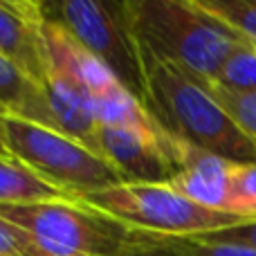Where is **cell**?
Returning <instances> with one entry per match:
<instances>
[{
    "label": "cell",
    "instance_id": "6da1fadb",
    "mask_svg": "<svg viewBox=\"0 0 256 256\" xmlns=\"http://www.w3.org/2000/svg\"><path fill=\"white\" fill-rule=\"evenodd\" d=\"M137 50L144 76L142 106L168 137L232 162H256L254 142L232 124L202 81L160 56L140 38Z\"/></svg>",
    "mask_w": 256,
    "mask_h": 256
},
{
    "label": "cell",
    "instance_id": "7a4b0ae2",
    "mask_svg": "<svg viewBox=\"0 0 256 256\" xmlns=\"http://www.w3.org/2000/svg\"><path fill=\"white\" fill-rule=\"evenodd\" d=\"M126 9L142 43L202 84L214 81L240 43L196 0H126Z\"/></svg>",
    "mask_w": 256,
    "mask_h": 256
},
{
    "label": "cell",
    "instance_id": "3957f363",
    "mask_svg": "<svg viewBox=\"0 0 256 256\" xmlns=\"http://www.w3.org/2000/svg\"><path fill=\"white\" fill-rule=\"evenodd\" d=\"M72 200L130 230L153 236H207L256 220L204 209L168 184L122 182L102 191L81 194Z\"/></svg>",
    "mask_w": 256,
    "mask_h": 256
},
{
    "label": "cell",
    "instance_id": "277c9868",
    "mask_svg": "<svg viewBox=\"0 0 256 256\" xmlns=\"http://www.w3.org/2000/svg\"><path fill=\"white\" fill-rule=\"evenodd\" d=\"M0 216L20 227L45 256H128L142 240V232L72 198L0 204Z\"/></svg>",
    "mask_w": 256,
    "mask_h": 256
},
{
    "label": "cell",
    "instance_id": "5b68a950",
    "mask_svg": "<svg viewBox=\"0 0 256 256\" xmlns=\"http://www.w3.org/2000/svg\"><path fill=\"white\" fill-rule=\"evenodd\" d=\"M4 137L9 155L25 162L68 198L124 182L110 162L61 130L4 115Z\"/></svg>",
    "mask_w": 256,
    "mask_h": 256
},
{
    "label": "cell",
    "instance_id": "8992f818",
    "mask_svg": "<svg viewBox=\"0 0 256 256\" xmlns=\"http://www.w3.org/2000/svg\"><path fill=\"white\" fill-rule=\"evenodd\" d=\"M38 4L48 20L61 25L81 48L88 50L117 76L128 92L142 102L144 76L126 0H58Z\"/></svg>",
    "mask_w": 256,
    "mask_h": 256
},
{
    "label": "cell",
    "instance_id": "52a82bcc",
    "mask_svg": "<svg viewBox=\"0 0 256 256\" xmlns=\"http://www.w3.org/2000/svg\"><path fill=\"white\" fill-rule=\"evenodd\" d=\"M97 153L124 182L166 184L176 176L173 140L155 126H99Z\"/></svg>",
    "mask_w": 256,
    "mask_h": 256
},
{
    "label": "cell",
    "instance_id": "ba28073f",
    "mask_svg": "<svg viewBox=\"0 0 256 256\" xmlns=\"http://www.w3.org/2000/svg\"><path fill=\"white\" fill-rule=\"evenodd\" d=\"M173 160L178 171L166 182L168 186L204 209L236 214L232 200V168L236 162L180 140H173Z\"/></svg>",
    "mask_w": 256,
    "mask_h": 256
},
{
    "label": "cell",
    "instance_id": "9c48e42d",
    "mask_svg": "<svg viewBox=\"0 0 256 256\" xmlns=\"http://www.w3.org/2000/svg\"><path fill=\"white\" fill-rule=\"evenodd\" d=\"M43 20L38 2L0 0V54L40 86L48 70Z\"/></svg>",
    "mask_w": 256,
    "mask_h": 256
},
{
    "label": "cell",
    "instance_id": "30bf717a",
    "mask_svg": "<svg viewBox=\"0 0 256 256\" xmlns=\"http://www.w3.org/2000/svg\"><path fill=\"white\" fill-rule=\"evenodd\" d=\"M43 92L56 130H61L63 135H70L72 140L81 142L97 153L99 124L94 117L92 94L74 76H70L66 70L56 66H50V63L43 79Z\"/></svg>",
    "mask_w": 256,
    "mask_h": 256
},
{
    "label": "cell",
    "instance_id": "8fae6325",
    "mask_svg": "<svg viewBox=\"0 0 256 256\" xmlns=\"http://www.w3.org/2000/svg\"><path fill=\"white\" fill-rule=\"evenodd\" d=\"M0 112L56 130L43 86L2 54H0Z\"/></svg>",
    "mask_w": 256,
    "mask_h": 256
},
{
    "label": "cell",
    "instance_id": "7c38bea8",
    "mask_svg": "<svg viewBox=\"0 0 256 256\" xmlns=\"http://www.w3.org/2000/svg\"><path fill=\"white\" fill-rule=\"evenodd\" d=\"M68 196L45 182L14 155H0V204H34L66 200Z\"/></svg>",
    "mask_w": 256,
    "mask_h": 256
},
{
    "label": "cell",
    "instance_id": "4fadbf2b",
    "mask_svg": "<svg viewBox=\"0 0 256 256\" xmlns=\"http://www.w3.org/2000/svg\"><path fill=\"white\" fill-rule=\"evenodd\" d=\"M144 248L160 256H256V250L216 236H144Z\"/></svg>",
    "mask_w": 256,
    "mask_h": 256
},
{
    "label": "cell",
    "instance_id": "5bb4252c",
    "mask_svg": "<svg viewBox=\"0 0 256 256\" xmlns=\"http://www.w3.org/2000/svg\"><path fill=\"white\" fill-rule=\"evenodd\" d=\"M196 4L234 36L256 48V0H196Z\"/></svg>",
    "mask_w": 256,
    "mask_h": 256
},
{
    "label": "cell",
    "instance_id": "9a60e30c",
    "mask_svg": "<svg viewBox=\"0 0 256 256\" xmlns=\"http://www.w3.org/2000/svg\"><path fill=\"white\" fill-rule=\"evenodd\" d=\"M209 84L222 86L238 92H256V48L245 40L236 43L227 61Z\"/></svg>",
    "mask_w": 256,
    "mask_h": 256
},
{
    "label": "cell",
    "instance_id": "2e32d148",
    "mask_svg": "<svg viewBox=\"0 0 256 256\" xmlns=\"http://www.w3.org/2000/svg\"><path fill=\"white\" fill-rule=\"evenodd\" d=\"M216 104L222 108L232 124L238 128L248 140L256 142V92H238V90L222 88L216 84H204Z\"/></svg>",
    "mask_w": 256,
    "mask_h": 256
},
{
    "label": "cell",
    "instance_id": "e0dca14e",
    "mask_svg": "<svg viewBox=\"0 0 256 256\" xmlns=\"http://www.w3.org/2000/svg\"><path fill=\"white\" fill-rule=\"evenodd\" d=\"M232 200L238 216L256 218V162H236L232 168Z\"/></svg>",
    "mask_w": 256,
    "mask_h": 256
},
{
    "label": "cell",
    "instance_id": "ac0fdd59",
    "mask_svg": "<svg viewBox=\"0 0 256 256\" xmlns=\"http://www.w3.org/2000/svg\"><path fill=\"white\" fill-rule=\"evenodd\" d=\"M0 256H45L14 222L0 216Z\"/></svg>",
    "mask_w": 256,
    "mask_h": 256
},
{
    "label": "cell",
    "instance_id": "d6986e66",
    "mask_svg": "<svg viewBox=\"0 0 256 256\" xmlns=\"http://www.w3.org/2000/svg\"><path fill=\"white\" fill-rule=\"evenodd\" d=\"M212 236H216V238L232 240V243L248 245V248L256 250V220L250 222V225H240V227H234V230L218 232V234H212Z\"/></svg>",
    "mask_w": 256,
    "mask_h": 256
},
{
    "label": "cell",
    "instance_id": "ffe728a7",
    "mask_svg": "<svg viewBox=\"0 0 256 256\" xmlns=\"http://www.w3.org/2000/svg\"><path fill=\"white\" fill-rule=\"evenodd\" d=\"M7 137H4V112H0V155H7Z\"/></svg>",
    "mask_w": 256,
    "mask_h": 256
},
{
    "label": "cell",
    "instance_id": "44dd1931",
    "mask_svg": "<svg viewBox=\"0 0 256 256\" xmlns=\"http://www.w3.org/2000/svg\"><path fill=\"white\" fill-rule=\"evenodd\" d=\"M128 256H160V254H155V252H150V250H146L144 248V234H142V240H140V245H137L135 250H132Z\"/></svg>",
    "mask_w": 256,
    "mask_h": 256
},
{
    "label": "cell",
    "instance_id": "7402d4cb",
    "mask_svg": "<svg viewBox=\"0 0 256 256\" xmlns=\"http://www.w3.org/2000/svg\"><path fill=\"white\" fill-rule=\"evenodd\" d=\"M254 148H256V142H254Z\"/></svg>",
    "mask_w": 256,
    "mask_h": 256
}]
</instances>
